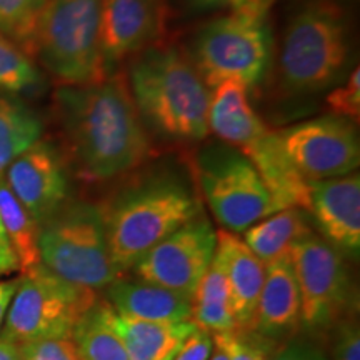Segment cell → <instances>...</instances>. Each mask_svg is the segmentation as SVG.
Masks as SVG:
<instances>
[{
	"label": "cell",
	"mask_w": 360,
	"mask_h": 360,
	"mask_svg": "<svg viewBox=\"0 0 360 360\" xmlns=\"http://www.w3.org/2000/svg\"><path fill=\"white\" fill-rule=\"evenodd\" d=\"M53 109L67 164L85 182L122 177L152 155L150 134L135 109L124 74L60 85L53 94Z\"/></svg>",
	"instance_id": "1"
},
{
	"label": "cell",
	"mask_w": 360,
	"mask_h": 360,
	"mask_svg": "<svg viewBox=\"0 0 360 360\" xmlns=\"http://www.w3.org/2000/svg\"><path fill=\"white\" fill-rule=\"evenodd\" d=\"M98 207L112 262L122 274L165 237L204 214L193 172L177 164L134 174Z\"/></svg>",
	"instance_id": "2"
},
{
	"label": "cell",
	"mask_w": 360,
	"mask_h": 360,
	"mask_svg": "<svg viewBox=\"0 0 360 360\" xmlns=\"http://www.w3.org/2000/svg\"><path fill=\"white\" fill-rule=\"evenodd\" d=\"M354 56L347 0H295L287 17L277 82L287 97H314L344 82Z\"/></svg>",
	"instance_id": "3"
},
{
	"label": "cell",
	"mask_w": 360,
	"mask_h": 360,
	"mask_svg": "<svg viewBox=\"0 0 360 360\" xmlns=\"http://www.w3.org/2000/svg\"><path fill=\"white\" fill-rule=\"evenodd\" d=\"M127 85L148 134L179 142H202L210 134V90L182 49L154 44L139 52Z\"/></svg>",
	"instance_id": "4"
},
{
	"label": "cell",
	"mask_w": 360,
	"mask_h": 360,
	"mask_svg": "<svg viewBox=\"0 0 360 360\" xmlns=\"http://www.w3.org/2000/svg\"><path fill=\"white\" fill-rule=\"evenodd\" d=\"M40 264L67 282L105 290L124 277L112 262L101 207L69 200L40 224Z\"/></svg>",
	"instance_id": "5"
},
{
	"label": "cell",
	"mask_w": 360,
	"mask_h": 360,
	"mask_svg": "<svg viewBox=\"0 0 360 360\" xmlns=\"http://www.w3.org/2000/svg\"><path fill=\"white\" fill-rule=\"evenodd\" d=\"M102 0H47L35 57L60 85L107 77L101 49Z\"/></svg>",
	"instance_id": "6"
},
{
	"label": "cell",
	"mask_w": 360,
	"mask_h": 360,
	"mask_svg": "<svg viewBox=\"0 0 360 360\" xmlns=\"http://www.w3.org/2000/svg\"><path fill=\"white\" fill-rule=\"evenodd\" d=\"M192 172L199 193L225 231L242 233L282 210L254 164L229 143L219 141L202 147Z\"/></svg>",
	"instance_id": "7"
},
{
	"label": "cell",
	"mask_w": 360,
	"mask_h": 360,
	"mask_svg": "<svg viewBox=\"0 0 360 360\" xmlns=\"http://www.w3.org/2000/svg\"><path fill=\"white\" fill-rule=\"evenodd\" d=\"M188 56L209 89L224 80L257 87L272 60L267 17L240 12L217 17L197 32Z\"/></svg>",
	"instance_id": "8"
},
{
	"label": "cell",
	"mask_w": 360,
	"mask_h": 360,
	"mask_svg": "<svg viewBox=\"0 0 360 360\" xmlns=\"http://www.w3.org/2000/svg\"><path fill=\"white\" fill-rule=\"evenodd\" d=\"M97 299L96 290L67 282L40 264L19 278L0 337L17 345L72 337Z\"/></svg>",
	"instance_id": "9"
},
{
	"label": "cell",
	"mask_w": 360,
	"mask_h": 360,
	"mask_svg": "<svg viewBox=\"0 0 360 360\" xmlns=\"http://www.w3.org/2000/svg\"><path fill=\"white\" fill-rule=\"evenodd\" d=\"M300 292L302 327L330 330L352 300V281L344 254L326 238L310 232L290 249Z\"/></svg>",
	"instance_id": "10"
},
{
	"label": "cell",
	"mask_w": 360,
	"mask_h": 360,
	"mask_svg": "<svg viewBox=\"0 0 360 360\" xmlns=\"http://www.w3.org/2000/svg\"><path fill=\"white\" fill-rule=\"evenodd\" d=\"M277 134L287 159L307 182L344 177L359 167V134L345 117L322 115Z\"/></svg>",
	"instance_id": "11"
},
{
	"label": "cell",
	"mask_w": 360,
	"mask_h": 360,
	"mask_svg": "<svg viewBox=\"0 0 360 360\" xmlns=\"http://www.w3.org/2000/svg\"><path fill=\"white\" fill-rule=\"evenodd\" d=\"M215 232L210 220L200 214L152 247L132 270L143 282L192 299L214 259L217 247Z\"/></svg>",
	"instance_id": "12"
},
{
	"label": "cell",
	"mask_w": 360,
	"mask_h": 360,
	"mask_svg": "<svg viewBox=\"0 0 360 360\" xmlns=\"http://www.w3.org/2000/svg\"><path fill=\"white\" fill-rule=\"evenodd\" d=\"M7 187L39 225L70 199V167L56 143L40 139L8 165Z\"/></svg>",
	"instance_id": "13"
},
{
	"label": "cell",
	"mask_w": 360,
	"mask_h": 360,
	"mask_svg": "<svg viewBox=\"0 0 360 360\" xmlns=\"http://www.w3.org/2000/svg\"><path fill=\"white\" fill-rule=\"evenodd\" d=\"M164 29L165 0H102L101 49L105 74H115L125 58L159 44Z\"/></svg>",
	"instance_id": "14"
},
{
	"label": "cell",
	"mask_w": 360,
	"mask_h": 360,
	"mask_svg": "<svg viewBox=\"0 0 360 360\" xmlns=\"http://www.w3.org/2000/svg\"><path fill=\"white\" fill-rule=\"evenodd\" d=\"M307 212L327 242L340 252L359 257L360 177L357 172L310 182Z\"/></svg>",
	"instance_id": "15"
},
{
	"label": "cell",
	"mask_w": 360,
	"mask_h": 360,
	"mask_svg": "<svg viewBox=\"0 0 360 360\" xmlns=\"http://www.w3.org/2000/svg\"><path fill=\"white\" fill-rule=\"evenodd\" d=\"M302 328L300 292L290 254L265 265V278L255 310L252 334L276 344L295 337Z\"/></svg>",
	"instance_id": "16"
},
{
	"label": "cell",
	"mask_w": 360,
	"mask_h": 360,
	"mask_svg": "<svg viewBox=\"0 0 360 360\" xmlns=\"http://www.w3.org/2000/svg\"><path fill=\"white\" fill-rule=\"evenodd\" d=\"M217 233V255L222 264L231 297V309L236 319L237 332H252L255 310L265 278V265L252 252L244 238L220 229Z\"/></svg>",
	"instance_id": "17"
},
{
	"label": "cell",
	"mask_w": 360,
	"mask_h": 360,
	"mask_svg": "<svg viewBox=\"0 0 360 360\" xmlns=\"http://www.w3.org/2000/svg\"><path fill=\"white\" fill-rule=\"evenodd\" d=\"M247 90L249 89L237 80H224L214 87V94H210L209 107L210 132H214L220 142L240 152L249 150L270 130L250 105Z\"/></svg>",
	"instance_id": "18"
},
{
	"label": "cell",
	"mask_w": 360,
	"mask_h": 360,
	"mask_svg": "<svg viewBox=\"0 0 360 360\" xmlns=\"http://www.w3.org/2000/svg\"><path fill=\"white\" fill-rule=\"evenodd\" d=\"M105 300L120 317L164 323L191 322V299L141 278L120 277L105 289Z\"/></svg>",
	"instance_id": "19"
},
{
	"label": "cell",
	"mask_w": 360,
	"mask_h": 360,
	"mask_svg": "<svg viewBox=\"0 0 360 360\" xmlns=\"http://www.w3.org/2000/svg\"><path fill=\"white\" fill-rule=\"evenodd\" d=\"M242 154L257 169L281 209L300 207L307 210L310 182L297 172L287 159L276 130H269L255 146Z\"/></svg>",
	"instance_id": "20"
},
{
	"label": "cell",
	"mask_w": 360,
	"mask_h": 360,
	"mask_svg": "<svg viewBox=\"0 0 360 360\" xmlns=\"http://www.w3.org/2000/svg\"><path fill=\"white\" fill-rule=\"evenodd\" d=\"M310 232L314 231L307 210L287 207L250 225L242 232V238L264 265H267L282 255L290 254L292 247Z\"/></svg>",
	"instance_id": "21"
},
{
	"label": "cell",
	"mask_w": 360,
	"mask_h": 360,
	"mask_svg": "<svg viewBox=\"0 0 360 360\" xmlns=\"http://www.w3.org/2000/svg\"><path fill=\"white\" fill-rule=\"evenodd\" d=\"M72 339L84 360H129L119 315L105 299H97L82 315Z\"/></svg>",
	"instance_id": "22"
},
{
	"label": "cell",
	"mask_w": 360,
	"mask_h": 360,
	"mask_svg": "<svg viewBox=\"0 0 360 360\" xmlns=\"http://www.w3.org/2000/svg\"><path fill=\"white\" fill-rule=\"evenodd\" d=\"M129 360H174L195 328L192 322H146L119 315Z\"/></svg>",
	"instance_id": "23"
},
{
	"label": "cell",
	"mask_w": 360,
	"mask_h": 360,
	"mask_svg": "<svg viewBox=\"0 0 360 360\" xmlns=\"http://www.w3.org/2000/svg\"><path fill=\"white\" fill-rule=\"evenodd\" d=\"M191 322L197 328H202L212 335L237 332L227 278L222 264L215 254L191 299Z\"/></svg>",
	"instance_id": "24"
},
{
	"label": "cell",
	"mask_w": 360,
	"mask_h": 360,
	"mask_svg": "<svg viewBox=\"0 0 360 360\" xmlns=\"http://www.w3.org/2000/svg\"><path fill=\"white\" fill-rule=\"evenodd\" d=\"M44 124L40 117L11 96H0V179L8 165L42 139Z\"/></svg>",
	"instance_id": "25"
},
{
	"label": "cell",
	"mask_w": 360,
	"mask_h": 360,
	"mask_svg": "<svg viewBox=\"0 0 360 360\" xmlns=\"http://www.w3.org/2000/svg\"><path fill=\"white\" fill-rule=\"evenodd\" d=\"M0 219H2L4 231H6L7 240L12 247L20 272L27 274L39 267L40 225L15 199L4 177L0 179Z\"/></svg>",
	"instance_id": "26"
},
{
	"label": "cell",
	"mask_w": 360,
	"mask_h": 360,
	"mask_svg": "<svg viewBox=\"0 0 360 360\" xmlns=\"http://www.w3.org/2000/svg\"><path fill=\"white\" fill-rule=\"evenodd\" d=\"M47 0H0V35L35 57L37 30Z\"/></svg>",
	"instance_id": "27"
},
{
	"label": "cell",
	"mask_w": 360,
	"mask_h": 360,
	"mask_svg": "<svg viewBox=\"0 0 360 360\" xmlns=\"http://www.w3.org/2000/svg\"><path fill=\"white\" fill-rule=\"evenodd\" d=\"M40 82L42 75L34 58L0 35V90L11 94L25 92L35 89Z\"/></svg>",
	"instance_id": "28"
},
{
	"label": "cell",
	"mask_w": 360,
	"mask_h": 360,
	"mask_svg": "<svg viewBox=\"0 0 360 360\" xmlns=\"http://www.w3.org/2000/svg\"><path fill=\"white\" fill-rule=\"evenodd\" d=\"M344 80L345 82L335 85L327 94L326 102L335 115L357 122L360 117V67L355 65Z\"/></svg>",
	"instance_id": "29"
},
{
	"label": "cell",
	"mask_w": 360,
	"mask_h": 360,
	"mask_svg": "<svg viewBox=\"0 0 360 360\" xmlns=\"http://www.w3.org/2000/svg\"><path fill=\"white\" fill-rule=\"evenodd\" d=\"M212 337L215 344H219L229 355V360H269L270 357L265 350V345L270 342L260 339L252 332H224Z\"/></svg>",
	"instance_id": "30"
},
{
	"label": "cell",
	"mask_w": 360,
	"mask_h": 360,
	"mask_svg": "<svg viewBox=\"0 0 360 360\" xmlns=\"http://www.w3.org/2000/svg\"><path fill=\"white\" fill-rule=\"evenodd\" d=\"M19 352L22 360H84L72 337L25 342Z\"/></svg>",
	"instance_id": "31"
},
{
	"label": "cell",
	"mask_w": 360,
	"mask_h": 360,
	"mask_svg": "<svg viewBox=\"0 0 360 360\" xmlns=\"http://www.w3.org/2000/svg\"><path fill=\"white\" fill-rule=\"evenodd\" d=\"M332 342V360H360V332L359 323L352 319L335 323Z\"/></svg>",
	"instance_id": "32"
},
{
	"label": "cell",
	"mask_w": 360,
	"mask_h": 360,
	"mask_svg": "<svg viewBox=\"0 0 360 360\" xmlns=\"http://www.w3.org/2000/svg\"><path fill=\"white\" fill-rule=\"evenodd\" d=\"M269 360H328L322 349L314 345V342L300 337L282 342V345L270 355Z\"/></svg>",
	"instance_id": "33"
},
{
	"label": "cell",
	"mask_w": 360,
	"mask_h": 360,
	"mask_svg": "<svg viewBox=\"0 0 360 360\" xmlns=\"http://www.w3.org/2000/svg\"><path fill=\"white\" fill-rule=\"evenodd\" d=\"M214 349V337L202 328H193L174 360H209Z\"/></svg>",
	"instance_id": "34"
},
{
	"label": "cell",
	"mask_w": 360,
	"mask_h": 360,
	"mask_svg": "<svg viewBox=\"0 0 360 360\" xmlns=\"http://www.w3.org/2000/svg\"><path fill=\"white\" fill-rule=\"evenodd\" d=\"M276 0H229V6L232 7L233 12L249 13V15L267 17L269 8Z\"/></svg>",
	"instance_id": "35"
},
{
	"label": "cell",
	"mask_w": 360,
	"mask_h": 360,
	"mask_svg": "<svg viewBox=\"0 0 360 360\" xmlns=\"http://www.w3.org/2000/svg\"><path fill=\"white\" fill-rule=\"evenodd\" d=\"M17 287H19V278L0 282V326L6 321L7 310L11 307V302L13 295H15Z\"/></svg>",
	"instance_id": "36"
},
{
	"label": "cell",
	"mask_w": 360,
	"mask_h": 360,
	"mask_svg": "<svg viewBox=\"0 0 360 360\" xmlns=\"http://www.w3.org/2000/svg\"><path fill=\"white\" fill-rule=\"evenodd\" d=\"M19 270L17 259L13 255L12 247L8 244L7 238H0V277L7 276V274Z\"/></svg>",
	"instance_id": "37"
},
{
	"label": "cell",
	"mask_w": 360,
	"mask_h": 360,
	"mask_svg": "<svg viewBox=\"0 0 360 360\" xmlns=\"http://www.w3.org/2000/svg\"><path fill=\"white\" fill-rule=\"evenodd\" d=\"M0 360H22L19 345L0 337Z\"/></svg>",
	"instance_id": "38"
},
{
	"label": "cell",
	"mask_w": 360,
	"mask_h": 360,
	"mask_svg": "<svg viewBox=\"0 0 360 360\" xmlns=\"http://www.w3.org/2000/svg\"><path fill=\"white\" fill-rule=\"evenodd\" d=\"M191 2L197 8H215L220 6H227L229 0H191Z\"/></svg>",
	"instance_id": "39"
},
{
	"label": "cell",
	"mask_w": 360,
	"mask_h": 360,
	"mask_svg": "<svg viewBox=\"0 0 360 360\" xmlns=\"http://www.w3.org/2000/svg\"><path fill=\"white\" fill-rule=\"evenodd\" d=\"M209 360H229V355L225 354V350L220 347L219 344H215L214 342V349H212V354H210Z\"/></svg>",
	"instance_id": "40"
},
{
	"label": "cell",
	"mask_w": 360,
	"mask_h": 360,
	"mask_svg": "<svg viewBox=\"0 0 360 360\" xmlns=\"http://www.w3.org/2000/svg\"><path fill=\"white\" fill-rule=\"evenodd\" d=\"M0 238H7L6 231H4V225H2V219H0Z\"/></svg>",
	"instance_id": "41"
}]
</instances>
